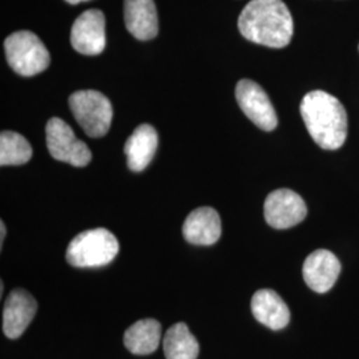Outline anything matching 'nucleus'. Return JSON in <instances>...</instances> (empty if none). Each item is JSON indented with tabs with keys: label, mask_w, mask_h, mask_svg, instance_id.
<instances>
[{
	"label": "nucleus",
	"mask_w": 359,
	"mask_h": 359,
	"mask_svg": "<svg viewBox=\"0 0 359 359\" xmlns=\"http://www.w3.org/2000/svg\"><path fill=\"white\" fill-rule=\"evenodd\" d=\"M6 57L13 71L22 76H35L50 65V52L31 31H18L4 41Z\"/></svg>",
	"instance_id": "nucleus-4"
},
{
	"label": "nucleus",
	"mask_w": 359,
	"mask_h": 359,
	"mask_svg": "<svg viewBox=\"0 0 359 359\" xmlns=\"http://www.w3.org/2000/svg\"><path fill=\"white\" fill-rule=\"evenodd\" d=\"M236 99L246 117L252 120L258 128L273 130L278 124L277 114L266 92L257 83L244 79L236 87Z\"/></svg>",
	"instance_id": "nucleus-8"
},
{
	"label": "nucleus",
	"mask_w": 359,
	"mask_h": 359,
	"mask_svg": "<svg viewBox=\"0 0 359 359\" xmlns=\"http://www.w3.org/2000/svg\"><path fill=\"white\" fill-rule=\"evenodd\" d=\"M252 313L257 321L271 330H281L290 321V311L274 290L261 289L252 298Z\"/></svg>",
	"instance_id": "nucleus-14"
},
{
	"label": "nucleus",
	"mask_w": 359,
	"mask_h": 359,
	"mask_svg": "<svg viewBox=\"0 0 359 359\" xmlns=\"http://www.w3.org/2000/svg\"><path fill=\"white\" fill-rule=\"evenodd\" d=\"M38 311L36 299L25 289H15L6 299L3 309V332L16 339L26 332Z\"/></svg>",
	"instance_id": "nucleus-10"
},
{
	"label": "nucleus",
	"mask_w": 359,
	"mask_h": 359,
	"mask_svg": "<svg viewBox=\"0 0 359 359\" xmlns=\"http://www.w3.org/2000/svg\"><path fill=\"white\" fill-rule=\"evenodd\" d=\"M69 108L79 126L93 139L103 137L112 124L114 108L102 92L77 90L69 96Z\"/></svg>",
	"instance_id": "nucleus-5"
},
{
	"label": "nucleus",
	"mask_w": 359,
	"mask_h": 359,
	"mask_svg": "<svg viewBox=\"0 0 359 359\" xmlns=\"http://www.w3.org/2000/svg\"><path fill=\"white\" fill-rule=\"evenodd\" d=\"M32 157V148L26 139L11 130L0 135V165H23Z\"/></svg>",
	"instance_id": "nucleus-18"
},
{
	"label": "nucleus",
	"mask_w": 359,
	"mask_h": 359,
	"mask_svg": "<svg viewBox=\"0 0 359 359\" xmlns=\"http://www.w3.org/2000/svg\"><path fill=\"white\" fill-rule=\"evenodd\" d=\"M47 147L52 157L74 167H86L92 154L86 142L79 140L72 128L59 117H52L46 127Z\"/></svg>",
	"instance_id": "nucleus-6"
},
{
	"label": "nucleus",
	"mask_w": 359,
	"mask_h": 359,
	"mask_svg": "<svg viewBox=\"0 0 359 359\" xmlns=\"http://www.w3.org/2000/svg\"><path fill=\"white\" fill-rule=\"evenodd\" d=\"M163 346L167 359H197L200 351L197 339L184 322L168 329Z\"/></svg>",
	"instance_id": "nucleus-17"
},
{
	"label": "nucleus",
	"mask_w": 359,
	"mask_h": 359,
	"mask_svg": "<svg viewBox=\"0 0 359 359\" xmlns=\"http://www.w3.org/2000/svg\"><path fill=\"white\" fill-rule=\"evenodd\" d=\"M157 142V132L152 126L142 124L135 129L124 147L129 169L142 172L148 167L156 154Z\"/></svg>",
	"instance_id": "nucleus-15"
},
{
	"label": "nucleus",
	"mask_w": 359,
	"mask_h": 359,
	"mask_svg": "<svg viewBox=\"0 0 359 359\" xmlns=\"http://www.w3.org/2000/svg\"><path fill=\"white\" fill-rule=\"evenodd\" d=\"M71 44L79 53L99 55L105 48V16L100 10L81 13L71 31Z\"/></svg>",
	"instance_id": "nucleus-9"
},
{
	"label": "nucleus",
	"mask_w": 359,
	"mask_h": 359,
	"mask_svg": "<svg viewBox=\"0 0 359 359\" xmlns=\"http://www.w3.org/2000/svg\"><path fill=\"white\" fill-rule=\"evenodd\" d=\"M161 339V325L156 320H140L124 334V345L130 353L148 355L157 350Z\"/></svg>",
	"instance_id": "nucleus-16"
},
{
	"label": "nucleus",
	"mask_w": 359,
	"mask_h": 359,
	"mask_svg": "<svg viewBox=\"0 0 359 359\" xmlns=\"http://www.w3.org/2000/svg\"><path fill=\"white\" fill-rule=\"evenodd\" d=\"M301 115L311 139L322 149H339L347 137V114L342 103L323 90H313L301 102Z\"/></svg>",
	"instance_id": "nucleus-2"
},
{
	"label": "nucleus",
	"mask_w": 359,
	"mask_h": 359,
	"mask_svg": "<svg viewBox=\"0 0 359 359\" xmlns=\"http://www.w3.org/2000/svg\"><path fill=\"white\" fill-rule=\"evenodd\" d=\"M4 237H6V225H4V222L1 221V222H0V245H1V246H3Z\"/></svg>",
	"instance_id": "nucleus-19"
},
{
	"label": "nucleus",
	"mask_w": 359,
	"mask_h": 359,
	"mask_svg": "<svg viewBox=\"0 0 359 359\" xmlns=\"http://www.w3.org/2000/svg\"><path fill=\"white\" fill-rule=\"evenodd\" d=\"M65 1H68V3H71V4H79V3H83V1H90V0H65Z\"/></svg>",
	"instance_id": "nucleus-20"
},
{
	"label": "nucleus",
	"mask_w": 359,
	"mask_h": 359,
	"mask_svg": "<svg viewBox=\"0 0 359 359\" xmlns=\"http://www.w3.org/2000/svg\"><path fill=\"white\" fill-rule=\"evenodd\" d=\"M114 233L104 228L79 233L67 248V261L75 268H99L108 265L118 253Z\"/></svg>",
	"instance_id": "nucleus-3"
},
{
	"label": "nucleus",
	"mask_w": 359,
	"mask_h": 359,
	"mask_svg": "<svg viewBox=\"0 0 359 359\" xmlns=\"http://www.w3.org/2000/svg\"><path fill=\"white\" fill-rule=\"evenodd\" d=\"M341 273V262L332 252L320 249L305 259L302 274L304 280L316 293L329 292L337 283Z\"/></svg>",
	"instance_id": "nucleus-11"
},
{
	"label": "nucleus",
	"mask_w": 359,
	"mask_h": 359,
	"mask_svg": "<svg viewBox=\"0 0 359 359\" xmlns=\"http://www.w3.org/2000/svg\"><path fill=\"white\" fill-rule=\"evenodd\" d=\"M264 213L271 228L289 229L306 218L308 208L299 194L290 189H278L266 197Z\"/></svg>",
	"instance_id": "nucleus-7"
},
{
	"label": "nucleus",
	"mask_w": 359,
	"mask_h": 359,
	"mask_svg": "<svg viewBox=\"0 0 359 359\" xmlns=\"http://www.w3.org/2000/svg\"><path fill=\"white\" fill-rule=\"evenodd\" d=\"M238 29L249 41L283 48L293 38L294 23L283 0H252L238 18Z\"/></svg>",
	"instance_id": "nucleus-1"
},
{
	"label": "nucleus",
	"mask_w": 359,
	"mask_h": 359,
	"mask_svg": "<svg viewBox=\"0 0 359 359\" xmlns=\"http://www.w3.org/2000/svg\"><path fill=\"white\" fill-rule=\"evenodd\" d=\"M124 19L135 38L145 41L157 36L158 19L154 0H124Z\"/></svg>",
	"instance_id": "nucleus-13"
},
{
	"label": "nucleus",
	"mask_w": 359,
	"mask_h": 359,
	"mask_svg": "<svg viewBox=\"0 0 359 359\" xmlns=\"http://www.w3.org/2000/svg\"><path fill=\"white\" fill-rule=\"evenodd\" d=\"M182 234L189 244H216L221 237V219L217 210L209 206L193 210L184 222Z\"/></svg>",
	"instance_id": "nucleus-12"
}]
</instances>
